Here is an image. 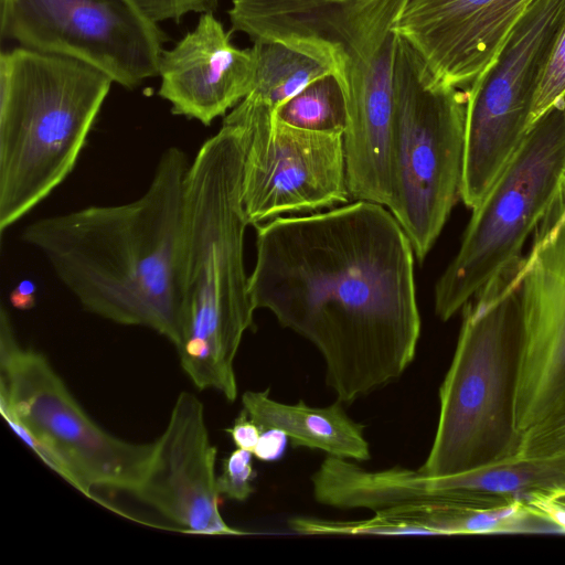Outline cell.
<instances>
[{
  "instance_id": "cell-1",
  "label": "cell",
  "mask_w": 565,
  "mask_h": 565,
  "mask_svg": "<svg viewBox=\"0 0 565 565\" xmlns=\"http://www.w3.org/2000/svg\"><path fill=\"white\" fill-rule=\"evenodd\" d=\"M255 228L253 303L318 349L338 401L398 380L416 354L420 316L415 253L393 213L355 201Z\"/></svg>"
},
{
  "instance_id": "cell-2",
  "label": "cell",
  "mask_w": 565,
  "mask_h": 565,
  "mask_svg": "<svg viewBox=\"0 0 565 565\" xmlns=\"http://www.w3.org/2000/svg\"><path fill=\"white\" fill-rule=\"evenodd\" d=\"M190 162L179 147L160 156L136 200L90 205L29 223L21 239L39 250L88 312L180 337V257L184 182Z\"/></svg>"
},
{
  "instance_id": "cell-3",
  "label": "cell",
  "mask_w": 565,
  "mask_h": 565,
  "mask_svg": "<svg viewBox=\"0 0 565 565\" xmlns=\"http://www.w3.org/2000/svg\"><path fill=\"white\" fill-rule=\"evenodd\" d=\"M244 129L223 120L190 163L183 193L180 337L183 371L199 390L237 397L234 360L256 310L244 266Z\"/></svg>"
},
{
  "instance_id": "cell-4",
  "label": "cell",
  "mask_w": 565,
  "mask_h": 565,
  "mask_svg": "<svg viewBox=\"0 0 565 565\" xmlns=\"http://www.w3.org/2000/svg\"><path fill=\"white\" fill-rule=\"evenodd\" d=\"M403 0H232V29L255 40L307 39L332 49L348 107L351 199L388 206L393 76Z\"/></svg>"
},
{
  "instance_id": "cell-5",
  "label": "cell",
  "mask_w": 565,
  "mask_h": 565,
  "mask_svg": "<svg viewBox=\"0 0 565 565\" xmlns=\"http://www.w3.org/2000/svg\"><path fill=\"white\" fill-rule=\"evenodd\" d=\"M520 262L465 308L456 350L439 388V417L418 471L449 477L519 455L515 394L523 347Z\"/></svg>"
},
{
  "instance_id": "cell-6",
  "label": "cell",
  "mask_w": 565,
  "mask_h": 565,
  "mask_svg": "<svg viewBox=\"0 0 565 565\" xmlns=\"http://www.w3.org/2000/svg\"><path fill=\"white\" fill-rule=\"evenodd\" d=\"M113 82L73 57L23 46L1 52V234L73 171Z\"/></svg>"
},
{
  "instance_id": "cell-7",
  "label": "cell",
  "mask_w": 565,
  "mask_h": 565,
  "mask_svg": "<svg viewBox=\"0 0 565 565\" xmlns=\"http://www.w3.org/2000/svg\"><path fill=\"white\" fill-rule=\"evenodd\" d=\"M388 210L424 260L460 198L468 92L437 78L399 36Z\"/></svg>"
},
{
  "instance_id": "cell-8",
  "label": "cell",
  "mask_w": 565,
  "mask_h": 565,
  "mask_svg": "<svg viewBox=\"0 0 565 565\" xmlns=\"http://www.w3.org/2000/svg\"><path fill=\"white\" fill-rule=\"evenodd\" d=\"M565 170V96L539 117L480 204L435 289L443 321L523 257Z\"/></svg>"
},
{
  "instance_id": "cell-9",
  "label": "cell",
  "mask_w": 565,
  "mask_h": 565,
  "mask_svg": "<svg viewBox=\"0 0 565 565\" xmlns=\"http://www.w3.org/2000/svg\"><path fill=\"white\" fill-rule=\"evenodd\" d=\"M0 409L64 465L70 484L93 498L94 487L135 493L154 443L132 444L99 427L82 408L46 356L22 348L4 306L0 311Z\"/></svg>"
},
{
  "instance_id": "cell-10",
  "label": "cell",
  "mask_w": 565,
  "mask_h": 565,
  "mask_svg": "<svg viewBox=\"0 0 565 565\" xmlns=\"http://www.w3.org/2000/svg\"><path fill=\"white\" fill-rule=\"evenodd\" d=\"M565 26V0H533L468 87L460 199L483 200L531 126L537 87Z\"/></svg>"
},
{
  "instance_id": "cell-11",
  "label": "cell",
  "mask_w": 565,
  "mask_h": 565,
  "mask_svg": "<svg viewBox=\"0 0 565 565\" xmlns=\"http://www.w3.org/2000/svg\"><path fill=\"white\" fill-rule=\"evenodd\" d=\"M223 120L239 125L245 134L242 203L248 225L286 213L333 207L351 199L344 134L287 125L252 95Z\"/></svg>"
},
{
  "instance_id": "cell-12",
  "label": "cell",
  "mask_w": 565,
  "mask_h": 565,
  "mask_svg": "<svg viewBox=\"0 0 565 565\" xmlns=\"http://www.w3.org/2000/svg\"><path fill=\"white\" fill-rule=\"evenodd\" d=\"M0 33L90 64L128 89L159 75L167 41L130 0H0Z\"/></svg>"
},
{
  "instance_id": "cell-13",
  "label": "cell",
  "mask_w": 565,
  "mask_h": 565,
  "mask_svg": "<svg viewBox=\"0 0 565 565\" xmlns=\"http://www.w3.org/2000/svg\"><path fill=\"white\" fill-rule=\"evenodd\" d=\"M518 275L524 335L514 416L523 434L565 403V222L535 230Z\"/></svg>"
},
{
  "instance_id": "cell-14",
  "label": "cell",
  "mask_w": 565,
  "mask_h": 565,
  "mask_svg": "<svg viewBox=\"0 0 565 565\" xmlns=\"http://www.w3.org/2000/svg\"><path fill=\"white\" fill-rule=\"evenodd\" d=\"M216 447L211 444L203 405L179 394L154 449L148 471L134 493L186 532L243 535L221 515L216 486Z\"/></svg>"
},
{
  "instance_id": "cell-15",
  "label": "cell",
  "mask_w": 565,
  "mask_h": 565,
  "mask_svg": "<svg viewBox=\"0 0 565 565\" xmlns=\"http://www.w3.org/2000/svg\"><path fill=\"white\" fill-rule=\"evenodd\" d=\"M532 1L403 0L395 29L437 78L469 87Z\"/></svg>"
},
{
  "instance_id": "cell-16",
  "label": "cell",
  "mask_w": 565,
  "mask_h": 565,
  "mask_svg": "<svg viewBox=\"0 0 565 565\" xmlns=\"http://www.w3.org/2000/svg\"><path fill=\"white\" fill-rule=\"evenodd\" d=\"M254 75L253 50L234 46L223 24L206 12L172 49L163 50L158 95L173 114L209 126L249 94Z\"/></svg>"
},
{
  "instance_id": "cell-17",
  "label": "cell",
  "mask_w": 565,
  "mask_h": 565,
  "mask_svg": "<svg viewBox=\"0 0 565 565\" xmlns=\"http://www.w3.org/2000/svg\"><path fill=\"white\" fill-rule=\"evenodd\" d=\"M427 479L433 489L452 491L460 505L520 503L531 508L542 500L565 498V451L542 457L518 455L470 472Z\"/></svg>"
},
{
  "instance_id": "cell-18",
  "label": "cell",
  "mask_w": 565,
  "mask_h": 565,
  "mask_svg": "<svg viewBox=\"0 0 565 565\" xmlns=\"http://www.w3.org/2000/svg\"><path fill=\"white\" fill-rule=\"evenodd\" d=\"M269 388L247 391L242 396L243 409L263 428H278L292 447L320 450L329 456L354 461L371 457L364 426L351 419L341 402L313 407L300 401L286 404L273 399Z\"/></svg>"
},
{
  "instance_id": "cell-19",
  "label": "cell",
  "mask_w": 565,
  "mask_h": 565,
  "mask_svg": "<svg viewBox=\"0 0 565 565\" xmlns=\"http://www.w3.org/2000/svg\"><path fill=\"white\" fill-rule=\"evenodd\" d=\"M252 50L255 75L248 95L274 110L338 68L332 49L312 40H255Z\"/></svg>"
},
{
  "instance_id": "cell-20",
  "label": "cell",
  "mask_w": 565,
  "mask_h": 565,
  "mask_svg": "<svg viewBox=\"0 0 565 565\" xmlns=\"http://www.w3.org/2000/svg\"><path fill=\"white\" fill-rule=\"evenodd\" d=\"M276 117L300 129L344 134L347 99L335 74L322 76L275 110Z\"/></svg>"
},
{
  "instance_id": "cell-21",
  "label": "cell",
  "mask_w": 565,
  "mask_h": 565,
  "mask_svg": "<svg viewBox=\"0 0 565 565\" xmlns=\"http://www.w3.org/2000/svg\"><path fill=\"white\" fill-rule=\"evenodd\" d=\"M289 529L297 534H372V535H416L408 526L401 525L381 512L362 521H333L312 516H295L288 520Z\"/></svg>"
},
{
  "instance_id": "cell-22",
  "label": "cell",
  "mask_w": 565,
  "mask_h": 565,
  "mask_svg": "<svg viewBox=\"0 0 565 565\" xmlns=\"http://www.w3.org/2000/svg\"><path fill=\"white\" fill-rule=\"evenodd\" d=\"M565 451V403L522 434L519 456L542 457Z\"/></svg>"
},
{
  "instance_id": "cell-23",
  "label": "cell",
  "mask_w": 565,
  "mask_h": 565,
  "mask_svg": "<svg viewBox=\"0 0 565 565\" xmlns=\"http://www.w3.org/2000/svg\"><path fill=\"white\" fill-rule=\"evenodd\" d=\"M253 452L237 448L223 460L222 473L216 477L220 495L235 501H246L254 492Z\"/></svg>"
},
{
  "instance_id": "cell-24",
  "label": "cell",
  "mask_w": 565,
  "mask_h": 565,
  "mask_svg": "<svg viewBox=\"0 0 565 565\" xmlns=\"http://www.w3.org/2000/svg\"><path fill=\"white\" fill-rule=\"evenodd\" d=\"M564 96L565 26L555 44L550 62L537 87L531 113V125Z\"/></svg>"
},
{
  "instance_id": "cell-25",
  "label": "cell",
  "mask_w": 565,
  "mask_h": 565,
  "mask_svg": "<svg viewBox=\"0 0 565 565\" xmlns=\"http://www.w3.org/2000/svg\"><path fill=\"white\" fill-rule=\"evenodd\" d=\"M149 21H179L189 12H213L218 0H130Z\"/></svg>"
},
{
  "instance_id": "cell-26",
  "label": "cell",
  "mask_w": 565,
  "mask_h": 565,
  "mask_svg": "<svg viewBox=\"0 0 565 565\" xmlns=\"http://www.w3.org/2000/svg\"><path fill=\"white\" fill-rule=\"evenodd\" d=\"M288 443L289 438L282 430L274 427L263 428L253 455L266 462L279 460Z\"/></svg>"
},
{
  "instance_id": "cell-27",
  "label": "cell",
  "mask_w": 565,
  "mask_h": 565,
  "mask_svg": "<svg viewBox=\"0 0 565 565\" xmlns=\"http://www.w3.org/2000/svg\"><path fill=\"white\" fill-rule=\"evenodd\" d=\"M226 431L237 448L253 452L258 443L262 428L243 409Z\"/></svg>"
},
{
  "instance_id": "cell-28",
  "label": "cell",
  "mask_w": 565,
  "mask_h": 565,
  "mask_svg": "<svg viewBox=\"0 0 565 565\" xmlns=\"http://www.w3.org/2000/svg\"><path fill=\"white\" fill-rule=\"evenodd\" d=\"M531 509L554 530L565 532V498L542 500L532 504Z\"/></svg>"
},
{
  "instance_id": "cell-29",
  "label": "cell",
  "mask_w": 565,
  "mask_h": 565,
  "mask_svg": "<svg viewBox=\"0 0 565 565\" xmlns=\"http://www.w3.org/2000/svg\"><path fill=\"white\" fill-rule=\"evenodd\" d=\"M562 221L565 222V170L554 200L537 227H546Z\"/></svg>"
},
{
  "instance_id": "cell-30",
  "label": "cell",
  "mask_w": 565,
  "mask_h": 565,
  "mask_svg": "<svg viewBox=\"0 0 565 565\" xmlns=\"http://www.w3.org/2000/svg\"><path fill=\"white\" fill-rule=\"evenodd\" d=\"M35 285L24 279L11 291L9 300L11 305L20 310H29L35 306Z\"/></svg>"
},
{
  "instance_id": "cell-31",
  "label": "cell",
  "mask_w": 565,
  "mask_h": 565,
  "mask_svg": "<svg viewBox=\"0 0 565 565\" xmlns=\"http://www.w3.org/2000/svg\"><path fill=\"white\" fill-rule=\"evenodd\" d=\"M332 1H335V2H348V1H353V0H332Z\"/></svg>"
}]
</instances>
